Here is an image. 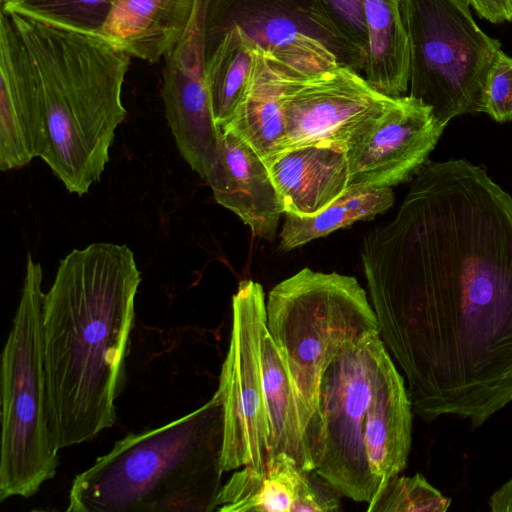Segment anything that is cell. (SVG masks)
<instances>
[{"mask_svg":"<svg viewBox=\"0 0 512 512\" xmlns=\"http://www.w3.org/2000/svg\"><path fill=\"white\" fill-rule=\"evenodd\" d=\"M46 142L38 73L9 12L0 11V169L40 157Z\"/></svg>","mask_w":512,"mask_h":512,"instance_id":"4fadbf2b","label":"cell"},{"mask_svg":"<svg viewBox=\"0 0 512 512\" xmlns=\"http://www.w3.org/2000/svg\"><path fill=\"white\" fill-rule=\"evenodd\" d=\"M266 327L311 418L329 364L345 345L378 331V320L355 277L303 268L270 290Z\"/></svg>","mask_w":512,"mask_h":512,"instance_id":"52a82bcc","label":"cell"},{"mask_svg":"<svg viewBox=\"0 0 512 512\" xmlns=\"http://www.w3.org/2000/svg\"><path fill=\"white\" fill-rule=\"evenodd\" d=\"M216 160L204 178L218 204L236 214L253 235L272 241L284 208L266 163L229 130H221Z\"/></svg>","mask_w":512,"mask_h":512,"instance_id":"5bb4252c","label":"cell"},{"mask_svg":"<svg viewBox=\"0 0 512 512\" xmlns=\"http://www.w3.org/2000/svg\"><path fill=\"white\" fill-rule=\"evenodd\" d=\"M266 165L284 213L315 215L350 185L345 149L314 145L284 149Z\"/></svg>","mask_w":512,"mask_h":512,"instance_id":"9a60e30c","label":"cell"},{"mask_svg":"<svg viewBox=\"0 0 512 512\" xmlns=\"http://www.w3.org/2000/svg\"><path fill=\"white\" fill-rule=\"evenodd\" d=\"M117 0H15L1 9L48 24L100 36Z\"/></svg>","mask_w":512,"mask_h":512,"instance_id":"603a6c76","label":"cell"},{"mask_svg":"<svg viewBox=\"0 0 512 512\" xmlns=\"http://www.w3.org/2000/svg\"><path fill=\"white\" fill-rule=\"evenodd\" d=\"M265 328L263 287L253 280H242L232 297L229 349L215 392L223 410L221 467L224 472L246 465L264 470L271 460L261 364Z\"/></svg>","mask_w":512,"mask_h":512,"instance_id":"30bf717a","label":"cell"},{"mask_svg":"<svg viewBox=\"0 0 512 512\" xmlns=\"http://www.w3.org/2000/svg\"><path fill=\"white\" fill-rule=\"evenodd\" d=\"M361 258L415 414L480 426L512 402V196L484 169L422 167Z\"/></svg>","mask_w":512,"mask_h":512,"instance_id":"6da1fadb","label":"cell"},{"mask_svg":"<svg viewBox=\"0 0 512 512\" xmlns=\"http://www.w3.org/2000/svg\"><path fill=\"white\" fill-rule=\"evenodd\" d=\"M466 0H400L409 47V96L446 126L454 117L485 112L490 72L500 42L474 20Z\"/></svg>","mask_w":512,"mask_h":512,"instance_id":"ba28073f","label":"cell"},{"mask_svg":"<svg viewBox=\"0 0 512 512\" xmlns=\"http://www.w3.org/2000/svg\"><path fill=\"white\" fill-rule=\"evenodd\" d=\"M7 12L39 77L46 128L40 158L70 193L83 196L100 180L127 115L121 95L131 56L102 37Z\"/></svg>","mask_w":512,"mask_h":512,"instance_id":"277c9868","label":"cell"},{"mask_svg":"<svg viewBox=\"0 0 512 512\" xmlns=\"http://www.w3.org/2000/svg\"><path fill=\"white\" fill-rule=\"evenodd\" d=\"M15 0H0V6H5V5H8L12 2H14Z\"/></svg>","mask_w":512,"mask_h":512,"instance_id":"83f0119b","label":"cell"},{"mask_svg":"<svg viewBox=\"0 0 512 512\" xmlns=\"http://www.w3.org/2000/svg\"><path fill=\"white\" fill-rule=\"evenodd\" d=\"M216 394L163 426L130 433L73 480L69 512H210L222 487Z\"/></svg>","mask_w":512,"mask_h":512,"instance_id":"5b68a950","label":"cell"},{"mask_svg":"<svg viewBox=\"0 0 512 512\" xmlns=\"http://www.w3.org/2000/svg\"><path fill=\"white\" fill-rule=\"evenodd\" d=\"M485 113L500 123L512 120V56L503 51L489 75Z\"/></svg>","mask_w":512,"mask_h":512,"instance_id":"d4e9b609","label":"cell"},{"mask_svg":"<svg viewBox=\"0 0 512 512\" xmlns=\"http://www.w3.org/2000/svg\"><path fill=\"white\" fill-rule=\"evenodd\" d=\"M432 109L403 95L347 148L350 185L386 188L417 174L444 130Z\"/></svg>","mask_w":512,"mask_h":512,"instance_id":"7c38bea8","label":"cell"},{"mask_svg":"<svg viewBox=\"0 0 512 512\" xmlns=\"http://www.w3.org/2000/svg\"><path fill=\"white\" fill-rule=\"evenodd\" d=\"M484 19L497 24L512 20V0H466Z\"/></svg>","mask_w":512,"mask_h":512,"instance_id":"4316f807","label":"cell"},{"mask_svg":"<svg viewBox=\"0 0 512 512\" xmlns=\"http://www.w3.org/2000/svg\"><path fill=\"white\" fill-rule=\"evenodd\" d=\"M395 98L347 66L287 77L282 97L284 149L314 145L347 150Z\"/></svg>","mask_w":512,"mask_h":512,"instance_id":"8fae6325","label":"cell"},{"mask_svg":"<svg viewBox=\"0 0 512 512\" xmlns=\"http://www.w3.org/2000/svg\"><path fill=\"white\" fill-rule=\"evenodd\" d=\"M141 273L125 244L93 243L59 263L44 296L48 414L58 450L116 421Z\"/></svg>","mask_w":512,"mask_h":512,"instance_id":"7a4b0ae2","label":"cell"},{"mask_svg":"<svg viewBox=\"0 0 512 512\" xmlns=\"http://www.w3.org/2000/svg\"><path fill=\"white\" fill-rule=\"evenodd\" d=\"M394 201L391 187L349 185L339 198L315 215L284 213L279 249L288 252L355 222L370 220L391 208Z\"/></svg>","mask_w":512,"mask_h":512,"instance_id":"44dd1931","label":"cell"},{"mask_svg":"<svg viewBox=\"0 0 512 512\" xmlns=\"http://www.w3.org/2000/svg\"><path fill=\"white\" fill-rule=\"evenodd\" d=\"M263 388L270 426L271 458L285 453L303 470H313L306 444L310 414L302 403L286 360L269 334L262 336Z\"/></svg>","mask_w":512,"mask_h":512,"instance_id":"ac0fdd59","label":"cell"},{"mask_svg":"<svg viewBox=\"0 0 512 512\" xmlns=\"http://www.w3.org/2000/svg\"><path fill=\"white\" fill-rule=\"evenodd\" d=\"M43 273L27 254L25 277L1 355L0 501L29 498L56 475L43 339Z\"/></svg>","mask_w":512,"mask_h":512,"instance_id":"8992f818","label":"cell"},{"mask_svg":"<svg viewBox=\"0 0 512 512\" xmlns=\"http://www.w3.org/2000/svg\"><path fill=\"white\" fill-rule=\"evenodd\" d=\"M341 493L323 476L313 470H303L292 512H337Z\"/></svg>","mask_w":512,"mask_h":512,"instance_id":"484cf974","label":"cell"},{"mask_svg":"<svg viewBox=\"0 0 512 512\" xmlns=\"http://www.w3.org/2000/svg\"><path fill=\"white\" fill-rule=\"evenodd\" d=\"M301 469L285 453L273 456L264 470L246 465L222 485L220 512H292L302 479Z\"/></svg>","mask_w":512,"mask_h":512,"instance_id":"ffe728a7","label":"cell"},{"mask_svg":"<svg viewBox=\"0 0 512 512\" xmlns=\"http://www.w3.org/2000/svg\"><path fill=\"white\" fill-rule=\"evenodd\" d=\"M451 500L420 473L394 476L368 503V512H445Z\"/></svg>","mask_w":512,"mask_h":512,"instance_id":"cb8c5ba5","label":"cell"},{"mask_svg":"<svg viewBox=\"0 0 512 512\" xmlns=\"http://www.w3.org/2000/svg\"><path fill=\"white\" fill-rule=\"evenodd\" d=\"M369 45L363 75L378 91L390 97L408 90L409 47L400 0H362Z\"/></svg>","mask_w":512,"mask_h":512,"instance_id":"d6986e66","label":"cell"},{"mask_svg":"<svg viewBox=\"0 0 512 512\" xmlns=\"http://www.w3.org/2000/svg\"><path fill=\"white\" fill-rule=\"evenodd\" d=\"M257 46L238 28L227 31L205 51V73L216 125L223 129L233 118L248 85Z\"/></svg>","mask_w":512,"mask_h":512,"instance_id":"7402d4cb","label":"cell"},{"mask_svg":"<svg viewBox=\"0 0 512 512\" xmlns=\"http://www.w3.org/2000/svg\"><path fill=\"white\" fill-rule=\"evenodd\" d=\"M412 413L379 332L348 343L322 376L306 428L313 469L342 496L369 503L407 465Z\"/></svg>","mask_w":512,"mask_h":512,"instance_id":"3957f363","label":"cell"},{"mask_svg":"<svg viewBox=\"0 0 512 512\" xmlns=\"http://www.w3.org/2000/svg\"><path fill=\"white\" fill-rule=\"evenodd\" d=\"M197 0H117L99 37L131 57L156 63L181 39Z\"/></svg>","mask_w":512,"mask_h":512,"instance_id":"2e32d148","label":"cell"},{"mask_svg":"<svg viewBox=\"0 0 512 512\" xmlns=\"http://www.w3.org/2000/svg\"><path fill=\"white\" fill-rule=\"evenodd\" d=\"M240 29L287 77L338 66L363 74L366 59L340 33L321 0H208L204 52Z\"/></svg>","mask_w":512,"mask_h":512,"instance_id":"9c48e42d","label":"cell"},{"mask_svg":"<svg viewBox=\"0 0 512 512\" xmlns=\"http://www.w3.org/2000/svg\"><path fill=\"white\" fill-rule=\"evenodd\" d=\"M287 75L257 47L254 67L231 121L221 130L240 137L267 163L283 151L282 97Z\"/></svg>","mask_w":512,"mask_h":512,"instance_id":"e0dca14e","label":"cell"}]
</instances>
